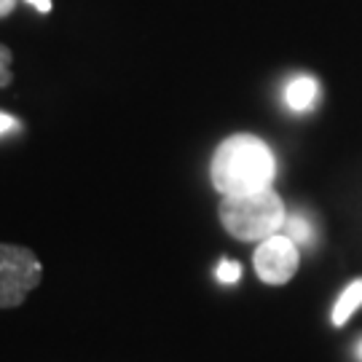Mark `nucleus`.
<instances>
[{
	"instance_id": "1",
	"label": "nucleus",
	"mask_w": 362,
	"mask_h": 362,
	"mask_svg": "<svg viewBox=\"0 0 362 362\" xmlns=\"http://www.w3.org/2000/svg\"><path fill=\"white\" fill-rule=\"evenodd\" d=\"M215 191L223 196L272 188L276 177V158L272 148L255 134H233L218 145L209 164Z\"/></svg>"
},
{
	"instance_id": "2",
	"label": "nucleus",
	"mask_w": 362,
	"mask_h": 362,
	"mask_svg": "<svg viewBox=\"0 0 362 362\" xmlns=\"http://www.w3.org/2000/svg\"><path fill=\"white\" fill-rule=\"evenodd\" d=\"M223 228L239 242H263L285 228V202L274 188L223 196L218 207Z\"/></svg>"
},
{
	"instance_id": "3",
	"label": "nucleus",
	"mask_w": 362,
	"mask_h": 362,
	"mask_svg": "<svg viewBox=\"0 0 362 362\" xmlns=\"http://www.w3.org/2000/svg\"><path fill=\"white\" fill-rule=\"evenodd\" d=\"M43 263L30 250L0 242V309H16L40 285Z\"/></svg>"
},
{
	"instance_id": "4",
	"label": "nucleus",
	"mask_w": 362,
	"mask_h": 362,
	"mask_svg": "<svg viewBox=\"0 0 362 362\" xmlns=\"http://www.w3.org/2000/svg\"><path fill=\"white\" fill-rule=\"evenodd\" d=\"M252 263H255L260 282L279 287L287 285L296 276L298 266H300V252H298V245L287 233H274L269 239L258 242Z\"/></svg>"
},
{
	"instance_id": "5",
	"label": "nucleus",
	"mask_w": 362,
	"mask_h": 362,
	"mask_svg": "<svg viewBox=\"0 0 362 362\" xmlns=\"http://www.w3.org/2000/svg\"><path fill=\"white\" fill-rule=\"evenodd\" d=\"M317 97H320V86H317V81L309 76H298L293 78L290 83H287L285 89V103L290 110H296V113H303V110H309L311 105L317 103Z\"/></svg>"
},
{
	"instance_id": "6",
	"label": "nucleus",
	"mask_w": 362,
	"mask_h": 362,
	"mask_svg": "<svg viewBox=\"0 0 362 362\" xmlns=\"http://www.w3.org/2000/svg\"><path fill=\"white\" fill-rule=\"evenodd\" d=\"M362 306V279H354L341 296H338L336 306H333V325L344 327L351 320V314Z\"/></svg>"
},
{
	"instance_id": "7",
	"label": "nucleus",
	"mask_w": 362,
	"mask_h": 362,
	"mask_svg": "<svg viewBox=\"0 0 362 362\" xmlns=\"http://www.w3.org/2000/svg\"><path fill=\"white\" fill-rule=\"evenodd\" d=\"M285 233L298 247H309L314 242V226L309 223L306 215H290L285 220Z\"/></svg>"
},
{
	"instance_id": "8",
	"label": "nucleus",
	"mask_w": 362,
	"mask_h": 362,
	"mask_svg": "<svg viewBox=\"0 0 362 362\" xmlns=\"http://www.w3.org/2000/svg\"><path fill=\"white\" fill-rule=\"evenodd\" d=\"M215 276H218L223 285H233V282H239V279H242V266H239L236 260L223 258L218 263V269H215Z\"/></svg>"
},
{
	"instance_id": "9",
	"label": "nucleus",
	"mask_w": 362,
	"mask_h": 362,
	"mask_svg": "<svg viewBox=\"0 0 362 362\" xmlns=\"http://www.w3.org/2000/svg\"><path fill=\"white\" fill-rule=\"evenodd\" d=\"M11 62H13L11 49L0 43V89L11 83Z\"/></svg>"
},
{
	"instance_id": "10",
	"label": "nucleus",
	"mask_w": 362,
	"mask_h": 362,
	"mask_svg": "<svg viewBox=\"0 0 362 362\" xmlns=\"http://www.w3.org/2000/svg\"><path fill=\"white\" fill-rule=\"evenodd\" d=\"M16 127H19V124H16V118L8 116V113H0V134L16 129Z\"/></svg>"
},
{
	"instance_id": "11",
	"label": "nucleus",
	"mask_w": 362,
	"mask_h": 362,
	"mask_svg": "<svg viewBox=\"0 0 362 362\" xmlns=\"http://www.w3.org/2000/svg\"><path fill=\"white\" fill-rule=\"evenodd\" d=\"M16 3H19V0H0V19H6V16L16 8Z\"/></svg>"
},
{
	"instance_id": "12",
	"label": "nucleus",
	"mask_w": 362,
	"mask_h": 362,
	"mask_svg": "<svg viewBox=\"0 0 362 362\" xmlns=\"http://www.w3.org/2000/svg\"><path fill=\"white\" fill-rule=\"evenodd\" d=\"M33 8H38L40 13H49L52 11V0H27Z\"/></svg>"
},
{
	"instance_id": "13",
	"label": "nucleus",
	"mask_w": 362,
	"mask_h": 362,
	"mask_svg": "<svg viewBox=\"0 0 362 362\" xmlns=\"http://www.w3.org/2000/svg\"><path fill=\"white\" fill-rule=\"evenodd\" d=\"M357 354H360V360H362V344H360V349H357Z\"/></svg>"
}]
</instances>
